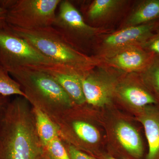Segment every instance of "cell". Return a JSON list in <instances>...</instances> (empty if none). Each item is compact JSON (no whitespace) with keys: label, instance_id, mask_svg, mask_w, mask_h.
<instances>
[{"label":"cell","instance_id":"16","mask_svg":"<svg viewBox=\"0 0 159 159\" xmlns=\"http://www.w3.org/2000/svg\"><path fill=\"white\" fill-rule=\"evenodd\" d=\"M124 2L120 0H95L89 7L88 17L92 21L106 18L120 9Z\"/></svg>","mask_w":159,"mask_h":159},{"label":"cell","instance_id":"2","mask_svg":"<svg viewBox=\"0 0 159 159\" xmlns=\"http://www.w3.org/2000/svg\"><path fill=\"white\" fill-rule=\"evenodd\" d=\"M9 73L18 83L33 107L45 113L55 123L60 119L63 111L72 106L70 97L53 77L42 70L29 66Z\"/></svg>","mask_w":159,"mask_h":159},{"label":"cell","instance_id":"1","mask_svg":"<svg viewBox=\"0 0 159 159\" xmlns=\"http://www.w3.org/2000/svg\"><path fill=\"white\" fill-rule=\"evenodd\" d=\"M30 104L21 96L9 102L0 120V159H39L43 154Z\"/></svg>","mask_w":159,"mask_h":159},{"label":"cell","instance_id":"10","mask_svg":"<svg viewBox=\"0 0 159 159\" xmlns=\"http://www.w3.org/2000/svg\"><path fill=\"white\" fill-rule=\"evenodd\" d=\"M33 66L53 77L76 104L81 105L86 102L81 83L84 73L54 63Z\"/></svg>","mask_w":159,"mask_h":159},{"label":"cell","instance_id":"15","mask_svg":"<svg viewBox=\"0 0 159 159\" xmlns=\"http://www.w3.org/2000/svg\"><path fill=\"white\" fill-rule=\"evenodd\" d=\"M38 134L43 148L52 140L59 136L58 125L39 109L33 107Z\"/></svg>","mask_w":159,"mask_h":159},{"label":"cell","instance_id":"7","mask_svg":"<svg viewBox=\"0 0 159 159\" xmlns=\"http://www.w3.org/2000/svg\"><path fill=\"white\" fill-rule=\"evenodd\" d=\"M93 69L83 74V91L86 102L91 105L102 107L111 102L115 90V84L103 69Z\"/></svg>","mask_w":159,"mask_h":159},{"label":"cell","instance_id":"14","mask_svg":"<svg viewBox=\"0 0 159 159\" xmlns=\"http://www.w3.org/2000/svg\"><path fill=\"white\" fill-rule=\"evenodd\" d=\"M118 93L123 100L137 108L142 109L149 105H158V102L147 87L138 85L122 86Z\"/></svg>","mask_w":159,"mask_h":159},{"label":"cell","instance_id":"18","mask_svg":"<svg viewBox=\"0 0 159 159\" xmlns=\"http://www.w3.org/2000/svg\"><path fill=\"white\" fill-rule=\"evenodd\" d=\"M72 128L75 134L85 143L94 144L100 139L98 130L93 125L83 121H75L72 123Z\"/></svg>","mask_w":159,"mask_h":159},{"label":"cell","instance_id":"19","mask_svg":"<svg viewBox=\"0 0 159 159\" xmlns=\"http://www.w3.org/2000/svg\"><path fill=\"white\" fill-rule=\"evenodd\" d=\"M0 95L8 97L17 95L26 98L18 83L11 78L8 71L0 66Z\"/></svg>","mask_w":159,"mask_h":159},{"label":"cell","instance_id":"4","mask_svg":"<svg viewBox=\"0 0 159 159\" xmlns=\"http://www.w3.org/2000/svg\"><path fill=\"white\" fill-rule=\"evenodd\" d=\"M9 27L31 30L51 27L61 0H4Z\"/></svg>","mask_w":159,"mask_h":159},{"label":"cell","instance_id":"25","mask_svg":"<svg viewBox=\"0 0 159 159\" xmlns=\"http://www.w3.org/2000/svg\"><path fill=\"white\" fill-rule=\"evenodd\" d=\"M39 159H48V158L45 155L43 154L41 156Z\"/></svg>","mask_w":159,"mask_h":159},{"label":"cell","instance_id":"12","mask_svg":"<svg viewBox=\"0 0 159 159\" xmlns=\"http://www.w3.org/2000/svg\"><path fill=\"white\" fill-rule=\"evenodd\" d=\"M115 133L122 147L133 157L140 158L143 153V146L140 134L136 129L125 122H119Z\"/></svg>","mask_w":159,"mask_h":159},{"label":"cell","instance_id":"11","mask_svg":"<svg viewBox=\"0 0 159 159\" xmlns=\"http://www.w3.org/2000/svg\"><path fill=\"white\" fill-rule=\"evenodd\" d=\"M148 106L140 110L139 119L142 123L148 142L146 159H159V107Z\"/></svg>","mask_w":159,"mask_h":159},{"label":"cell","instance_id":"3","mask_svg":"<svg viewBox=\"0 0 159 159\" xmlns=\"http://www.w3.org/2000/svg\"><path fill=\"white\" fill-rule=\"evenodd\" d=\"M54 63L84 73L98 64L69 43L52 26L26 30L9 27Z\"/></svg>","mask_w":159,"mask_h":159},{"label":"cell","instance_id":"17","mask_svg":"<svg viewBox=\"0 0 159 159\" xmlns=\"http://www.w3.org/2000/svg\"><path fill=\"white\" fill-rule=\"evenodd\" d=\"M141 73L145 86L159 104V56H155L148 67Z\"/></svg>","mask_w":159,"mask_h":159},{"label":"cell","instance_id":"5","mask_svg":"<svg viewBox=\"0 0 159 159\" xmlns=\"http://www.w3.org/2000/svg\"><path fill=\"white\" fill-rule=\"evenodd\" d=\"M54 63L7 24L0 26V66L8 73L22 67Z\"/></svg>","mask_w":159,"mask_h":159},{"label":"cell","instance_id":"20","mask_svg":"<svg viewBox=\"0 0 159 159\" xmlns=\"http://www.w3.org/2000/svg\"><path fill=\"white\" fill-rule=\"evenodd\" d=\"M43 154L48 159H70L68 152L63 145L59 136L53 139L43 148Z\"/></svg>","mask_w":159,"mask_h":159},{"label":"cell","instance_id":"13","mask_svg":"<svg viewBox=\"0 0 159 159\" xmlns=\"http://www.w3.org/2000/svg\"><path fill=\"white\" fill-rule=\"evenodd\" d=\"M159 20V0H143L138 3L129 15L124 28L144 25Z\"/></svg>","mask_w":159,"mask_h":159},{"label":"cell","instance_id":"6","mask_svg":"<svg viewBox=\"0 0 159 159\" xmlns=\"http://www.w3.org/2000/svg\"><path fill=\"white\" fill-rule=\"evenodd\" d=\"M52 27L75 48V44L89 40L100 31L86 23L80 12L68 1H61Z\"/></svg>","mask_w":159,"mask_h":159},{"label":"cell","instance_id":"8","mask_svg":"<svg viewBox=\"0 0 159 159\" xmlns=\"http://www.w3.org/2000/svg\"><path fill=\"white\" fill-rule=\"evenodd\" d=\"M159 29V20L152 22L123 28L103 39L105 54L130 46H139L150 38Z\"/></svg>","mask_w":159,"mask_h":159},{"label":"cell","instance_id":"22","mask_svg":"<svg viewBox=\"0 0 159 159\" xmlns=\"http://www.w3.org/2000/svg\"><path fill=\"white\" fill-rule=\"evenodd\" d=\"M68 152L70 159H94L93 157L80 151L74 146H69Z\"/></svg>","mask_w":159,"mask_h":159},{"label":"cell","instance_id":"21","mask_svg":"<svg viewBox=\"0 0 159 159\" xmlns=\"http://www.w3.org/2000/svg\"><path fill=\"white\" fill-rule=\"evenodd\" d=\"M139 46L154 56H159V29L150 38Z\"/></svg>","mask_w":159,"mask_h":159},{"label":"cell","instance_id":"24","mask_svg":"<svg viewBox=\"0 0 159 159\" xmlns=\"http://www.w3.org/2000/svg\"><path fill=\"white\" fill-rule=\"evenodd\" d=\"M7 10L0 1V26L6 24V19Z\"/></svg>","mask_w":159,"mask_h":159},{"label":"cell","instance_id":"26","mask_svg":"<svg viewBox=\"0 0 159 159\" xmlns=\"http://www.w3.org/2000/svg\"><path fill=\"white\" fill-rule=\"evenodd\" d=\"M104 159H119L115 158L112 157H106L104 158Z\"/></svg>","mask_w":159,"mask_h":159},{"label":"cell","instance_id":"9","mask_svg":"<svg viewBox=\"0 0 159 159\" xmlns=\"http://www.w3.org/2000/svg\"><path fill=\"white\" fill-rule=\"evenodd\" d=\"M154 57L140 46H134L106 54L104 60L109 65L121 70L142 72L148 67Z\"/></svg>","mask_w":159,"mask_h":159},{"label":"cell","instance_id":"23","mask_svg":"<svg viewBox=\"0 0 159 159\" xmlns=\"http://www.w3.org/2000/svg\"><path fill=\"white\" fill-rule=\"evenodd\" d=\"M10 101L8 97L0 95V120L2 118Z\"/></svg>","mask_w":159,"mask_h":159}]
</instances>
